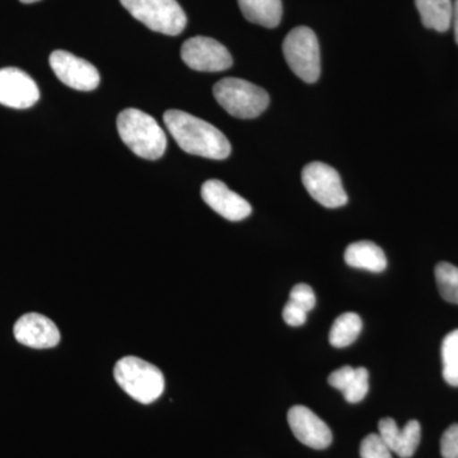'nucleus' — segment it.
Returning a JSON list of instances; mask_svg holds the SVG:
<instances>
[{"mask_svg":"<svg viewBox=\"0 0 458 458\" xmlns=\"http://www.w3.org/2000/svg\"><path fill=\"white\" fill-rule=\"evenodd\" d=\"M165 128L183 152L204 158H228L231 143L216 126L203 119L180 110H168L164 114Z\"/></svg>","mask_w":458,"mask_h":458,"instance_id":"nucleus-1","label":"nucleus"},{"mask_svg":"<svg viewBox=\"0 0 458 458\" xmlns=\"http://www.w3.org/2000/svg\"><path fill=\"white\" fill-rule=\"evenodd\" d=\"M49 62L51 69L59 78L60 82L71 89L89 92L98 89L101 82V77L95 65L68 51H54Z\"/></svg>","mask_w":458,"mask_h":458,"instance_id":"nucleus-9","label":"nucleus"},{"mask_svg":"<svg viewBox=\"0 0 458 458\" xmlns=\"http://www.w3.org/2000/svg\"><path fill=\"white\" fill-rule=\"evenodd\" d=\"M18 343L33 349H49L60 343V331L47 316L26 313L18 318L13 328Z\"/></svg>","mask_w":458,"mask_h":458,"instance_id":"nucleus-13","label":"nucleus"},{"mask_svg":"<svg viewBox=\"0 0 458 458\" xmlns=\"http://www.w3.org/2000/svg\"><path fill=\"white\" fill-rule=\"evenodd\" d=\"M361 458H393V452L379 434H369L360 443Z\"/></svg>","mask_w":458,"mask_h":458,"instance_id":"nucleus-22","label":"nucleus"},{"mask_svg":"<svg viewBox=\"0 0 458 458\" xmlns=\"http://www.w3.org/2000/svg\"><path fill=\"white\" fill-rule=\"evenodd\" d=\"M201 198L214 212L227 221H243L252 212L249 201L232 191L223 181L208 180L204 182L201 186Z\"/></svg>","mask_w":458,"mask_h":458,"instance_id":"nucleus-12","label":"nucleus"},{"mask_svg":"<svg viewBox=\"0 0 458 458\" xmlns=\"http://www.w3.org/2000/svg\"><path fill=\"white\" fill-rule=\"evenodd\" d=\"M344 259L349 267L372 271V273H382L387 267V259L384 250L370 241L352 243L345 250Z\"/></svg>","mask_w":458,"mask_h":458,"instance_id":"nucleus-16","label":"nucleus"},{"mask_svg":"<svg viewBox=\"0 0 458 458\" xmlns=\"http://www.w3.org/2000/svg\"><path fill=\"white\" fill-rule=\"evenodd\" d=\"M369 370L364 367L352 369L351 366H344L328 376V384L342 391L348 403H358L369 394Z\"/></svg>","mask_w":458,"mask_h":458,"instance_id":"nucleus-15","label":"nucleus"},{"mask_svg":"<svg viewBox=\"0 0 458 458\" xmlns=\"http://www.w3.org/2000/svg\"><path fill=\"white\" fill-rule=\"evenodd\" d=\"M302 181L310 195L324 207L334 209L348 203L342 177L331 165L322 162L307 165L302 171Z\"/></svg>","mask_w":458,"mask_h":458,"instance_id":"nucleus-7","label":"nucleus"},{"mask_svg":"<svg viewBox=\"0 0 458 458\" xmlns=\"http://www.w3.org/2000/svg\"><path fill=\"white\" fill-rule=\"evenodd\" d=\"M436 280L443 300L458 304V267L450 262H439L436 267Z\"/></svg>","mask_w":458,"mask_h":458,"instance_id":"nucleus-21","label":"nucleus"},{"mask_svg":"<svg viewBox=\"0 0 458 458\" xmlns=\"http://www.w3.org/2000/svg\"><path fill=\"white\" fill-rule=\"evenodd\" d=\"M452 26H454V38H456V42L458 44V0H454V13H452Z\"/></svg>","mask_w":458,"mask_h":458,"instance_id":"nucleus-26","label":"nucleus"},{"mask_svg":"<svg viewBox=\"0 0 458 458\" xmlns=\"http://www.w3.org/2000/svg\"><path fill=\"white\" fill-rule=\"evenodd\" d=\"M289 302L304 310L306 312L312 311L316 306V295L313 289L309 284H297L293 286L289 295Z\"/></svg>","mask_w":458,"mask_h":458,"instance_id":"nucleus-23","label":"nucleus"},{"mask_svg":"<svg viewBox=\"0 0 458 458\" xmlns=\"http://www.w3.org/2000/svg\"><path fill=\"white\" fill-rule=\"evenodd\" d=\"M20 2L25 3V4H32V3L40 2V0H20Z\"/></svg>","mask_w":458,"mask_h":458,"instance_id":"nucleus-27","label":"nucleus"},{"mask_svg":"<svg viewBox=\"0 0 458 458\" xmlns=\"http://www.w3.org/2000/svg\"><path fill=\"white\" fill-rule=\"evenodd\" d=\"M288 423L295 438L307 447L325 450L333 443L330 428L306 406L297 405L289 409Z\"/></svg>","mask_w":458,"mask_h":458,"instance_id":"nucleus-11","label":"nucleus"},{"mask_svg":"<svg viewBox=\"0 0 458 458\" xmlns=\"http://www.w3.org/2000/svg\"><path fill=\"white\" fill-rule=\"evenodd\" d=\"M283 54L289 68L303 82H318L321 74V56L315 32L306 26L295 27L283 42Z\"/></svg>","mask_w":458,"mask_h":458,"instance_id":"nucleus-6","label":"nucleus"},{"mask_svg":"<svg viewBox=\"0 0 458 458\" xmlns=\"http://www.w3.org/2000/svg\"><path fill=\"white\" fill-rule=\"evenodd\" d=\"M117 131L132 153L144 159L156 161L165 155L167 138L155 117L126 108L117 116Z\"/></svg>","mask_w":458,"mask_h":458,"instance_id":"nucleus-2","label":"nucleus"},{"mask_svg":"<svg viewBox=\"0 0 458 458\" xmlns=\"http://www.w3.org/2000/svg\"><path fill=\"white\" fill-rule=\"evenodd\" d=\"M181 57L189 68L198 72H223L233 64L227 47L205 36H197L183 42Z\"/></svg>","mask_w":458,"mask_h":458,"instance_id":"nucleus-8","label":"nucleus"},{"mask_svg":"<svg viewBox=\"0 0 458 458\" xmlns=\"http://www.w3.org/2000/svg\"><path fill=\"white\" fill-rule=\"evenodd\" d=\"M117 385L138 403L149 405L165 393V377L152 363L138 357H125L114 369Z\"/></svg>","mask_w":458,"mask_h":458,"instance_id":"nucleus-3","label":"nucleus"},{"mask_svg":"<svg viewBox=\"0 0 458 458\" xmlns=\"http://www.w3.org/2000/svg\"><path fill=\"white\" fill-rule=\"evenodd\" d=\"M378 430L391 452L401 458L414 456L421 438V428L418 420H410L400 429L394 419L384 418L379 420Z\"/></svg>","mask_w":458,"mask_h":458,"instance_id":"nucleus-14","label":"nucleus"},{"mask_svg":"<svg viewBox=\"0 0 458 458\" xmlns=\"http://www.w3.org/2000/svg\"><path fill=\"white\" fill-rule=\"evenodd\" d=\"M213 95L218 104L237 119H255L267 106L270 98L267 90L240 78H225L214 86Z\"/></svg>","mask_w":458,"mask_h":458,"instance_id":"nucleus-4","label":"nucleus"},{"mask_svg":"<svg viewBox=\"0 0 458 458\" xmlns=\"http://www.w3.org/2000/svg\"><path fill=\"white\" fill-rule=\"evenodd\" d=\"M238 5L246 20L256 25L274 29L282 21V0H238Z\"/></svg>","mask_w":458,"mask_h":458,"instance_id":"nucleus-17","label":"nucleus"},{"mask_svg":"<svg viewBox=\"0 0 458 458\" xmlns=\"http://www.w3.org/2000/svg\"><path fill=\"white\" fill-rule=\"evenodd\" d=\"M442 363L443 378L448 385L458 387V328L443 340Z\"/></svg>","mask_w":458,"mask_h":458,"instance_id":"nucleus-20","label":"nucleus"},{"mask_svg":"<svg viewBox=\"0 0 458 458\" xmlns=\"http://www.w3.org/2000/svg\"><path fill=\"white\" fill-rule=\"evenodd\" d=\"M135 20L152 31L177 36L185 30L188 18L176 0H120Z\"/></svg>","mask_w":458,"mask_h":458,"instance_id":"nucleus-5","label":"nucleus"},{"mask_svg":"<svg viewBox=\"0 0 458 458\" xmlns=\"http://www.w3.org/2000/svg\"><path fill=\"white\" fill-rule=\"evenodd\" d=\"M38 99L40 89L29 74L18 68L0 69V105L25 110Z\"/></svg>","mask_w":458,"mask_h":458,"instance_id":"nucleus-10","label":"nucleus"},{"mask_svg":"<svg viewBox=\"0 0 458 458\" xmlns=\"http://www.w3.org/2000/svg\"><path fill=\"white\" fill-rule=\"evenodd\" d=\"M363 322L357 313H343L335 319L330 330L328 340L335 348H346L360 336Z\"/></svg>","mask_w":458,"mask_h":458,"instance_id":"nucleus-19","label":"nucleus"},{"mask_svg":"<svg viewBox=\"0 0 458 458\" xmlns=\"http://www.w3.org/2000/svg\"><path fill=\"white\" fill-rule=\"evenodd\" d=\"M307 315H309V312L295 306L294 303L289 302V301L286 302L284 310H283V318L289 327H302L303 324H306Z\"/></svg>","mask_w":458,"mask_h":458,"instance_id":"nucleus-25","label":"nucleus"},{"mask_svg":"<svg viewBox=\"0 0 458 458\" xmlns=\"http://www.w3.org/2000/svg\"><path fill=\"white\" fill-rule=\"evenodd\" d=\"M421 22L427 29L445 32L452 26L454 0H415Z\"/></svg>","mask_w":458,"mask_h":458,"instance_id":"nucleus-18","label":"nucleus"},{"mask_svg":"<svg viewBox=\"0 0 458 458\" xmlns=\"http://www.w3.org/2000/svg\"><path fill=\"white\" fill-rule=\"evenodd\" d=\"M441 454L443 458H458V424H454L443 433Z\"/></svg>","mask_w":458,"mask_h":458,"instance_id":"nucleus-24","label":"nucleus"}]
</instances>
